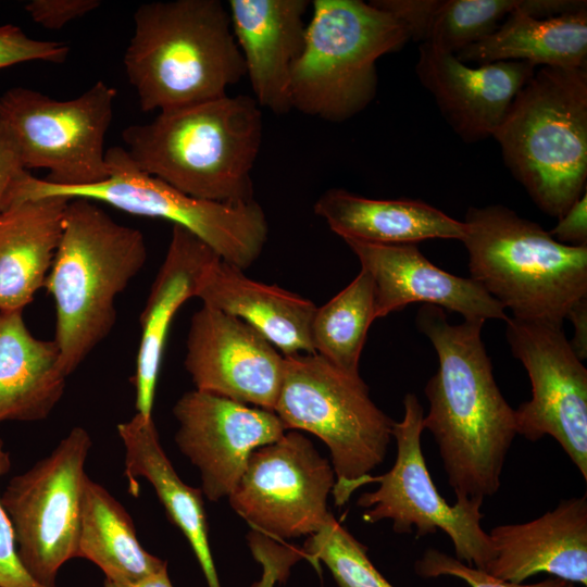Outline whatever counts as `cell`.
<instances>
[{
    "instance_id": "obj_1",
    "label": "cell",
    "mask_w": 587,
    "mask_h": 587,
    "mask_svg": "<svg viewBox=\"0 0 587 587\" xmlns=\"http://www.w3.org/2000/svg\"><path fill=\"white\" fill-rule=\"evenodd\" d=\"M416 327L432 342L439 366L426 383L423 429L434 437L457 500L495 496L515 438L514 409L502 396L482 340L485 322L450 324L445 310L423 304Z\"/></svg>"
},
{
    "instance_id": "obj_2",
    "label": "cell",
    "mask_w": 587,
    "mask_h": 587,
    "mask_svg": "<svg viewBox=\"0 0 587 587\" xmlns=\"http://www.w3.org/2000/svg\"><path fill=\"white\" fill-rule=\"evenodd\" d=\"M262 111L246 95L163 111L126 127L127 153L142 172L197 199L253 200L251 172L262 142Z\"/></svg>"
},
{
    "instance_id": "obj_3",
    "label": "cell",
    "mask_w": 587,
    "mask_h": 587,
    "mask_svg": "<svg viewBox=\"0 0 587 587\" xmlns=\"http://www.w3.org/2000/svg\"><path fill=\"white\" fill-rule=\"evenodd\" d=\"M123 62L145 112L222 98L246 75L228 9L220 0L139 5Z\"/></svg>"
},
{
    "instance_id": "obj_4",
    "label": "cell",
    "mask_w": 587,
    "mask_h": 587,
    "mask_svg": "<svg viewBox=\"0 0 587 587\" xmlns=\"http://www.w3.org/2000/svg\"><path fill=\"white\" fill-rule=\"evenodd\" d=\"M147 255L139 229L117 223L91 200H68L43 286L54 302L53 341L67 376L110 334L115 299L142 270Z\"/></svg>"
},
{
    "instance_id": "obj_5",
    "label": "cell",
    "mask_w": 587,
    "mask_h": 587,
    "mask_svg": "<svg viewBox=\"0 0 587 587\" xmlns=\"http://www.w3.org/2000/svg\"><path fill=\"white\" fill-rule=\"evenodd\" d=\"M463 223L470 277L512 317L563 326L587 297V247L560 243L501 204L470 208Z\"/></svg>"
},
{
    "instance_id": "obj_6",
    "label": "cell",
    "mask_w": 587,
    "mask_h": 587,
    "mask_svg": "<svg viewBox=\"0 0 587 587\" xmlns=\"http://www.w3.org/2000/svg\"><path fill=\"white\" fill-rule=\"evenodd\" d=\"M535 204L560 218L586 191L587 66H541L492 136Z\"/></svg>"
},
{
    "instance_id": "obj_7",
    "label": "cell",
    "mask_w": 587,
    "mask_h": 587,
    "mask_svg": "<svg viewBox=\"0 0 587 587\" xmlns=\"http://www.w3.org/2000/svg\"><path fill=\"white\" fill-rule=\"evenodd\" d=\"M302 52L290 76L291 109L329 122L365 109L377 87L376 61L409 36L391 13L361 0H314Z\"/></svg>"
},
{
    "instance_id": "obj_8",
    "label": "cell",
    "mask_w": 587,
    "mask_h": 587,
    "mask_svg": "<svg viewBox=\"0 0 587 587\" xmlns=\"http://www.w3.org/2000/svg\"><path fill=\"white\" fill-rule=\"evenodd\" d=\"M274 412L286 429L309 432L329 449L336 505L370 483L392 438L395 421L373 402L360 374L316 353L285 357Z\"/></svg>"
},
{
    "instance_id": "obj_9",
    "label": "cell",
    "mask_w": 587,
    "mask_h": 587,
    "mask_svg": "<svg viewBox=\"0 0 587 587\" xmlns=\"http://www.w3.org/2000/svg\"><path fill=\"white\" fill-rule=\"evenodd\" d=\"M109 177L97 184L57 186L20 173L3 209L12 203L46 197L103 202L134 215L157 217L180 226L204 241L225 262L245 271L260 257L268 235L261 205L223 203L190 197L137 167L125 148L105 151Z\"/></svg>"
},
{
    "instance_id": "obj_10",
    "label": "cell",
    "mask_w": 587,
    "mask_h": 587,
    "mask_svg": "<svg viewBox=\"0 0 587 587\" xmlns=\"http://www.w3.org/2000/svg\"><path fill=\"white\" fill-rule=\"evenodd\" d=\"M115 97L116 90L102 80L70 100L13 87L0 96V122L26 171L46 168L42 179L57 186L92 185L109 177L104 138Z\"/></svg>"
},
{
    "instance_id": "obj_11",
    "label": "cell",
    "mask_w": 587,
    "mask_h": 587,
    "mask_svg": "<svg viewBox=\"0 0 587 587\" xmlns=\"http://www.w3.org/2000/svg\"><path fill=\"white\" fill-rule=\"evenodd\" d=\"M404 415L392 426L397 455L392 467L370 483L377 489L362 494L357 505L365 509L366 523L389 520L394 532L421 538L444 532L452 542L454 557L485 571L494 558L492 544L482 527L484 501L457 500L448 503L434 484L421 446L424 409L414 394L403 399Z\"/></svg>"
},
{
    "instance_id": "obj_12",
    "label": "cell",
    "mask_w": 587,
    "mask_h": 587,
    "mask_svg": "<svg viewBox=\"0 0 587 587\" xmlns=\"http://www.w3.org/2000/svg\"><path fill=\"white\" fill-rule=\"evenodd\" d=\"M89 433L73 427L30 469L15 475L0 496L14 528L18 557L40 584L57 586L64 563L78 558Z\"/></svg>"
},
{
    "instance_id": "obj_13",
    "label": "cell",
    "mask_w": 587,
    "mask_h": 587,
    "mask_svg": "<svg viewBox=\"0 0 587 587\" xmlns=\"http://www.w3.org/2000/svg\"><path fill=\"white\" fill-rule=\"evenodd\" d=\"M334 485L333 466L294 430L251 453L228 500L252 529L297 538L316 533L332 514L327 499Z\"/></svg>"
},
{
    "instance_id": "obj_14",
    "label": "cell",
    "mask_w": 587,
    "mask_h": 587,
    "mask_svg": "<svg viewBox=\"0 0 587 587\" xmlns=\"http://www.w3.org/2000/svg\"><path fill=\"white\" fill-rule=\"evenodd\" d=\"M505 336L524 365L532 397L514 410L516 434L529 441L551 436L587 480V369L563 326L508 317Z\"/></svg>"
},
{
    "instance_id": "obj_15",
    "label": "cell",
    "mask_w": 587,
    "mask_h": 587,
    "mask_svg": "<svg viewBox=\"0 0 587 587\" xmlns=\"http://www.w3.org/2000/svg\"><path fill=\"white\" fill-rule=\"evenodd\" d=\"M173 414L176 445L198 467L202 494L210 501L228 497L251 453L287 430L274 411L197 389L177 400Z\"/></svg>"
},
{
    "instance_id": "obj_16",
    "label": "cell",
    "mask_w": 587,
    "mask_h": 587,
    "mask_svg": "<svg viewBox=\"0 0 587 587\" xmlns=\"http://www.w3.org/2000/svg\"><path fill=\"white\" fill-rule=\"evenodd\" d=\"M184 364L197 390L274 411L285 357L241 320L202 305L190 321Z\"/></svg>"
},
{
    "instance_id": "obj_17",
    "label": "cell",
    "mask_w": 587,
    "mask_h": 587,
    "mask_svg": "<svg viewBox=\"0 0 587 587\" xmlns=\"http://www.w3.org/2000/svg\"><path fill=\"white\" fill-rule=\"evenodd\" d=\"M345 242L372 278L376 319L414 302L457 312L464 321L509 317L478 283L439 268L414 243L379 245L353 239Z\"/></svg>"
},
{
    "instance_id": "obj_18",
    "label": "cell",
    "mask_w": 587,
    "mask_h": 587,
    "mask_svg": "<svg viewBox=\"0 0 587 587\" xmlns=\"http://www.w3.org/2000/svg\"><path fill=\"white\" fill-rule=\"evenodd\" d=\"M416 74L453 130L467 142L494 136L536 66L499 61L471 67L454 54L420 45Z\"/></svg>"
},
{
    "instance_id": "obj_19",
    "label": "cell",
    "mask_w": 587,
    "mask_h": 587,
    "mask_svg": "<svg viewBox=\"0 0 587 587\" xmlns=\"http://www.w3.org/2000/svg\"><path fill=\"white\" fill-rule=\"evenodd\" d=\"M494 558L485 572L524 583L546 573L587 586V495L561 500L541 516L488 533Z\"/></svg>"
},
{
    "instance_id": "obj_20",
    "label": "cell",
    "mask_w": 587,
    "mask_h": 587,
    "mask_svg": "<svg viewBox=\"0 0 587 587\" xmlns=\"http://www.w3.org/2000/svg\"><path fill=\"white\" fill-rule=\"evenodd\" d=\"M309 0H229L232 30L254 100L283 114L291 110L289 85L300 57Z\"/></svg>"
},
{
    "instance_id": "obj_21",
    "label": "cell",
    "mask_w": 587,
    "mask_h": 587,
    "mask_svg": "<svg viewBox=\"0 0 587 587\" xmlns=\"http://www.w3.org/2000/svg\"><path fill=\"white\" fill-rule=\"evenodd\" d=\"M221 259L189 230L173 225L168 248L140 314L141 335L134 386L136 413L152 417L166 338L180 307L197 297L209 268Z\"/></svg>"
},
{
    "instance_id": "obj_22",
    "label": "cell",
    "mask_w": 587,
    "mask_h": 587,
    "mask_svg": "<svg viewBox=\"0 0 587 587\" xmlns=\"http://www.w3.org/2000/svg\"><path fill=\"white\" fill-rule=\"evenodd\" d=\"M197 298L251 326L284 357L314 353L310 329L316 307L309 299L251 279L222 259L204 275Z\"/></svg>"
},
{
    "instance_id": "obj_23",
    "label": "cell",
    "mask_w": 587,
    "mask_h": 587,
    "mask_svg": "<svg viewBox=\"0 0 587 587\" xmlns=\"http://www.w3.org/2000/svg\"><path fill=\"white\" fill-rule=\"evenodd\" d=\"M405 27L409 39L455 54L522 10L549 18L587 7L584 0H372Z\"/></svg>"
},
{
    "instance_id": "obj_24",
    "label": "cell",
    "mask_w": 587,
    "mask_h": 587,
    "mask_svg": "<svg viewBox=\"0 0 587 587\" xmlns=\"http://www.w3.org/2000/svg\"><path fill=\"white\" fill-rule=\"evenodd\" d=\"M68 199L46 197L0 212V311L23 310L45 286Z\"/></svg>"
},
{
    "instance_id": "obj_25",
    "label": "cell",
    "mask_w": 587,
    "mask_h": 587,
    "mask_svg": "<svg viewBox=\"0 0 587 587\" xmlns=\"http://www.w3.org/2000/svg\"><path fill=\"white\" fill-rule=\"evenodd\" d=\"M117 434L125 450L124 474L130 492L138 495V477L150 483L171 522L188 540L208 587H221L209 544L202 490L180 479L163 450L153 417L135 413L117 425Z\"/></svg>"
},
{
    "instance_id": "obj_26",
    "label": "cell",
    "mask_w": 587,
    "mask_h": 587,
    "mask_svg": "<svg viewBox=\"0 0 587 587\" xmlns=\"http://www.w3.org/2000/svg\"><path fill=\"white\" fill-rule=\"evenodd\" d=\"M314 213L344 240L379 245H416L426 239L462 240L463 222L420 200L370 199L340 188L326 190Z\"/></svg>"
},
{
    "instance_id": "obj_27",
    "label": "cell",
    "mask_w": 587,
    "mask_h": 587,
    "mask_svg": "<svg viewBox=\"0 0 587 587\" xmlns=\"http://www.w3.org/2000/svg\"><path fill=\"white\" fill-rule=\"evenodd\" d=\"M22 312L0 311V423L43 420L65 390L57 345L34 337Z\"/></svg>"
},
{
    "instance_id": "obj_28",
    "label": "cell",
    "mask_w": 587,
    "mask_h": 587,
    "mask_svg": "<svg viewBox=\"0 0 587 587\" xmlns=\"http://www.w3.org/2000/svg\"><path fill=\"white\" fill-rule=\"evenodd\" d=\"M454 55L463 63L525 61L540 67H586L587 8L549 18L516 10L489 36Z\"/></svg>"
},
{
    "instance_id": "obj_29",
    "label": "cell",
    "mask_w": 587,
    "mask_h": 587,
    "mask_svg": "<svg viewBox=\"0 0 587 587\" xmlns=\"http://www.w3.org/2000/svg\"><path fill=\"white\" fill-rule=\"evenodd\" d=\"M78 558L96 564L105 580L114 583L136 582L167 565L140 545L125 508L88 476L83 492Z\"/></svg>"
},
{
    "instance_id": "obj_30",
    "label": "cell",
    "mask_w": 587,
    "mask_h": 587,
    "mask_svg": "<svg viewBox=\"0 0 587 587\" xmlns=\"http://www.w3.org/2000/svg\"><path fill=\"white\" fill-rule=\"evenodd\" d=\"M374 320V285L361 268L346 288L316 308L310 329L314 353L345 372L359 374L360 355Z\"/></svg>"
},
{
    "instance_id": "obj_31",
    "label": "cell",
    "mask_w": 587,
    "mask_h": 587,
    "mask_svg": "<svg viewBox=\"0 0 587 587\" xmlns=\"http://www.w3.org/2000/svg\"><path fill=\"white\" fill-rule=\"evenodd\" d=\"M305 555L324 563L338 587H394L375 567L367 548L353 537L333 514L304 544Z\"/></svg>"
},
{
    "instance_id": "obj_32",
    "label": "cell",
    "mask_w": 587,
    "mask_h": 587,
    "mask_svg": "<svg viewBox=\"0 0 587 587\" xmlns=\"http://www.w3.org/2000/svg\"><path fill=\"white\" fill-rule=\"evenodd\" d=\"M415 574L423 578L451 576L463 580L469 587H576L574 584L552 577L525 584L511 583L494 577L487 572L470 566L454 555L437 549H427L414 563Z\"/></svg>"
},
{
    "instance_id": "obj_33",
    "label": "cell",
    "mask_w": 587,
    "mask_h": 587,
    "mask_svg": "<svg viewBox=\"0 0 587 587\" xmlns=\"http://www.w3.org/2000/svg\"><path fill=\"white\" fill-rule=\"evenodd\" d=\"M68 51L64 42L30 38L12 24L0 26V68L28 61L63 63Z\"/></svg>"
},
{
    "instance_id": "obj_34",
    "label": "cell",
    "mask_w": 587,
    "mask_h": 587,
    "mask_svg": "<svg viewBox=\"0 0 587 587\" xmlns=\"http://www.w3.org/2000/svg\"><path fill=\"white\" fill-rule=\"evenodd\" d=\"M11 466L10 454L0 438V476ZM0 587H58L37 582L23 565L16 548L13 525L0 501Z\"/></svg>"
},
{
    "instance_id": "obj_35",
    "label": "cell",
    "mask_w": 587,
    "mask_h": 587,
    "mask_svg": "<svg viewBox=\"0 0 587 587\" xmlns=\"http://www.w3.org/2000/svg\"><path fill=\"white\" fill-rule=\"evenodd\" d=\"M100 5L99 0H32L24 9L35 23L50 30H60Z\"/></svg>"
},
{
    "instance_id": "obj_36",
    "label": "cell",
    "mask_w": 587,
    "mask_h": 587,
    "mask_svg": "<svg viewBox=\"0 0 587 587\" xmlns=\"http://www.w3.org/2000/svg\"><path fill=\"white\" fill-rule=\"evenodd\" d=\"M558 220V224L549 232L558 242L567 246L587 247L586 191Z\"/></svg>"
},
{
    "instance_id": "obj_37",
    "label": "cell",
    "mask_w": 587,
    "mask_h": 587,
    "mask_svg": "<svg viewBox=\"0 0 587 587\" xmlns=\"http://www.w3.org/2000/svg\"><path fill=\"white\" fill-rule=\"evenodd\" d=\"M23 171L25 168L17 146L10 132L0 122V212L13 180Z\"/></svg>"
},
{
    "instance_id": "obj_38",
    "label": "cell",
    "mask_w": 587,
    "mask_h": 587,
    "mask_svg": "<svg viewBox=\"0 0 587 587\" xmlns=\"http://www.w3.org/2000/svg\"><path fill=\"white\" fill-rule=\"evenodd\" d=\"M566 319L572 322L574 328L569 344L576 357L584 361L587 358V297L572 308Z\"/></svg>"
},
{
    "instance_id": "obj_39",
    "label": "cell",
    "mask_w": 587,
    "mask_h": 587,
    "mask_svg": "<svg viewBox=\"0 0 587 587\" xmlns=\"http://www.w3.org/2000/svg\"><path fill=\"white\" fill-rule=\"evenodd\" d=\"M104 587H173V584L168 577L166 565L159 572L136 582L114 583L104 580Z\"/></svg>"
}]
</instances>
